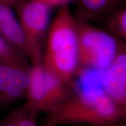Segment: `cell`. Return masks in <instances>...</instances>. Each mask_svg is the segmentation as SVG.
<instances>
[{
	"mask_svg": "<svg viewBox=\"0 0 126 126\" xmlns=\"http://www.w3.org/2000/svg\"><path fill=\"white\" fill-rule=\"evenodd\" d=\"M42 126L88 124L110 126L123 123L126 111L107 95L100 86L90 85L73 92L47 113Z\"/></svg>",
	"mask_w": 126,
	"mask_h": 126,
	"instance_id": "6da1fadb",
	"label": "cell"
},
{
	"mask_svg": "<svg viewBox=\"0 0 126 126\" xmlns=\"http://www.w3.org/2000/svg\"><path fill=\"white\" fill-rule=\"evenodd\" d=\"M47 6L53 8L54 7H60L61 6L69 5L70 2L75 0H39Z\"/></svg>",
	"mask_w": 126,
	"mask_h": 126,
	"instance_id": "9a60e30c",
	"label": "cell"
},
{
	"mask_svg": "<svg viewBox=\"0 0 126 126\" xmlns=\"http://www.w3.org/2000/svg\"><path fill=\"white\" fill-rule=\"evenodd\" d=\"M0 36L29 59V48L23 31L11 6L0 1Z\"/></svg>",
	"mask_w": 126,
	"mask_h": 126,
	"instance_id": "52a82bcc",
	"label": "cell"
},
{
	"mask_svg": "<svg viewBox=\"0 0 126 126\" xmlns=\"http://www.w3.org/2000/svg\"><path fill=\"white\" fill-rule=\"evenodd\" d=\"M31 65L0 59V105L25 98Z\"/></svg>",
	"mask_w": 126,
	"mask_h": 126,
	"instance_id": "5b68a950",
	"label": "cell"
},
{
	"mask_svg": "<svg viewBox=\"0 0 126 126\" xmlns=\"http://www.w3.org/2000/svg\"><path fill=\"white\" fill-rule=\"evenodd\" d=\"M25 109L29 111L47 112L46 95L44 82V68L42 64L31 65L29 72Z\"/></svg>",
	"mask_w": 126,
	"mask_h": 126,
	"instance_id": "ba28073f",
	"label": "cell"
},
{
	"mask_svg": "<svg viewBox=\"0 0 126 126\" xmlns=\"http://www.w3.org/2000/svg\"><path fill=\"white\" fill-rule=\"evenodd\" d=\"M24 107L22 105L4 119L0 120V126H19V119L22 114Z\"/></svg>",
	"mask_w": 126,
	"mask_h": 126,
	"instance_id": "4fadbf2b",
	"label": "cell"
},
{
	"mask_svg": "<svg viewBox=\"0 0 126 126\" xmlns=\"http://www.w3.org/2000/svg\"><path fill=\"white\" fill-rule=\"evenodd\" d=\"M126 126V124L124 123H119V124H115L113 125L110 126Z\"/></svg>",
	"mask_w": 126,
	"mask_h": 126,
	"instance_id": "e0dca14e",
	"label": "cell"
},
{
	"mask_svg": "<svg viewBox=\"0 0 126 126\" xmlns=\"http://www.w3.org/2000/svg\"><path fill=\"white\" fill-rule=\"evenodd\" d=\"M42 64L64 82L73 85L78 72L77 22L69 5L61 6L50 23Z\"/></svg>",
	"mask_w": 126,
	"mask_h": 126,
	"instance_id": "7a4b0ae2",
	"label": "cell"
},
{
	"mask_svg": "<svg viewBox=\"0 0 126 126\" xmlns=\"http://www.w3.org/2000/svg\"><path fill=\"white\" fill-rule=\"evenodd\" d=\"M102 73L100 86L104 92L126 111V46L124 40L112 62Z\"/></svg>",
	"mask_w": 126,
	"mask_h": 126,
	"instance_id": "8992f818",
	"label": "cell"
},
{
	"mask_svg": "<svg viewBox=\"0 0 126 126\" xmlns=\"http://www.w3.org/2000/svg\"><path fill=\"white\" fill-rule=\"evenodd\" d=\"M97 20L101 23L103 28L100 29L117 38L126 39V4L110 11Z\"/></svg>",
	"mask_w": 126,
	"mask_h": 126,
	"instance_id": "8fae6325",
	"label": "cell"
},
{
	"mask_svg": "<svg viewBox=\"0 0 126 126\" xmlns=\"http://www.w3.org/2000/svg\"><path fill=\"white\" fill-rule=\"evenodd\" d=\"M0 59L20 64H29L28 58L15 49L0 36Z\"/></svg>",
	"mask_w": 126,
	"mask_h": 126,
	"instance_id": "7c38bea8",
	"label": "cell"
},
{
	"mask_svg": "<svg viewBox=\"0 0 126 126\" xmlns=\"http://www.w3.org/2000/svg\"><path fill=\"white\" fill-rule=\"evenodd\" d=\"M76 22L78 71L82 68L103 71L112 62L124 40L114 37L91 23L77 19Z\"/></svg>",
	"mask_w": 126,
	"mask_h": 126,
	"instance_id": "3957f363",
	"label": "cell"
},
{
	"mask_svg": "<svg viewBox=\"0 0 126 126\" xmlns=\"http://www.w3.org/2000/svg\"><path fill=\"white\" fill-rule=\"evenodd\" d=\"M12 7L24 34L32 65L41 64L52 8L39 0H18Z\"/></svg>",
	"mask_w": 126,
	"mask_h": 126,
	"instance_id": "277c9868",
	"label": "cell"
},
{
	"mask_svg": "<svg viewBox=\"0 0 126 126\" xmlns=\"http://www.w3.org/2000/svg\"><path fill=\"white\" fill-rule=\"evenodd\" d=\"M16 1H18V0H0L1 2L9 5L11 6V7L12 6V5H13Z\"/></svg>",
	"mask_w": 126,
	"mask_h": 126,
	"instance_id": "2e32d148",
	"label": "cell"
},
{
	"mask_svg": "<svg viewBox=\"0 0 126 126\" xmlns=\"http://www.w3.org/2000/svg\"><path fill=\"white\" fill-rule=\"evenodd\" d=\"M0 106H1V105H0Z\"/></svg>",
	"mask_w": 126,
	"mask_h": 126,
	"instance_id": "ac0fdd59",
	"label": "cell"
},
{
	"mask_svg": "<svg viewBox=\"0 0 126 126\" xmlns=\"http://www.w3.org/2000/svg\"><path fill=\"white\" fill-rule=\"evenodd\" d=\"M76 9L74 16L77 20L91 23L119 6L126 0H75Z\"/></svg>",
	"mask_w": 126,
	"mask_h": 126,
	"instance_id": "9c48e42d",
	"label": "cell"
},
{
	"mask_svg": "<svg viewBox=\"0 0 126 126\" xmlns=\"http://www.w3.org/2000/svg\"><path fill=\"white\" fill-rule=\"evenodd\" d=\"M44 82L48 109L47 113L62 103L73 92L72 86L64 82L45 68H44Z\"/></svg>",
	"mask_w": 126,
	"mask_h": 126,
	"instance_id": "30bf717a",
	"label": "cell"
},
{
	"mask_svg": "<svg viewBox=\"0 0 126 126\" xmlns=\"http://www.w3.org/2000/svg\"><path fill=\"white\" fill-rule=\"evenodd\" d=\"M23 107L24 109L19 119V126H38L36 120L39 113L26 110L24 105Z\"/></svg>",
	"mask_w": 126,
	"mask_h": 126,
	"instance_id": "5bb4252c",
	"label": "cell"
}]
</instances>
